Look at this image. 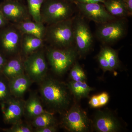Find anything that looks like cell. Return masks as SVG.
<instances>
[{
  "label": "cell",
  "mask_w": 132,
  "mask_h": 132,
  "mask_svg": "<svg viewBox=\"0 0 132 132\" xmlns=\"http://www.w3.org/2000/svg\"><path fill=\"white\" fill-rule=\"evenodd\" d=\"M101 52L106 58L109 64L110 71L117 69L119 66V60L116 50L112 48L106 46L101 48Z\"/></svg>",
  "instance_id": "22"
},
{
  "label": "cell",
  "mask_w": 132,
  "mask_h": 132,
  "mask_svg": "<svg viewBox=\"0 0 132 132\" xmlns=\"http://www.w3.org/2000/svg\"><path fill=\"white\" fill-rule=\"evenodd\" d=\"M74 43L79 53L85 54L89 52L93 42V37L89 26L80 16L74 18Z\"/></svg>",
  "instance_id": "8"
},
{
  "label": "cell",
  "mask_w": 132,
  "mask_h": 132,
  "mask_svg": "<svg viewBox=\"0 0 132 132\" xmlns=\"http://www.w3.org/2000/svg\"><path fill=\"white\" fill-rule=\"evenodd\" d=\"M9 23V22L5 18L0 8V29L6 26Z\"/></svg>",
  "instance_id": "32"
},
{
  "label": "cell",
  "mask_w": 132,
  "mask_h": 132,
  "mask_svg": "<svg viewBox=\"0 0 132 132\" xmlns=\"http://www.w3.org/2000/svg\"><path fill=\"white\" fill-rule=\"evenodd\" d=\"M101 3H84L76 2V6L84 17L101 24L117 19L108 13Z\"/></svg>",
  "instance_id": "9"
},
{
  "label": "cell",
  "mask_w": 132,
  "mask_h": 132,
  "mask_svg": "<svg viewBox=\"0 0 132 132\" xmlns=\"http://www.w3.org/2000/svg\"><path fill=\"white\" fill-rule=\"evenodd\" d=\"M24 102L17 99L9 98L1 103L4 121L13 125L21 121L24 114Z\"/></svg>",
  "instance_id": "12"
},
{
  "label": "cell",
  "mask_w": 132,
  "mask_h": 132,
  "mask_svg": "<svg viewBox=\"0 0 132 132\" xmlns=\"http://www.w3.org/2000/svg\"><path fill=\"white\" fill-rule=\"evenodd\" d=\"M7 61L5 56L2 54L0 53V72H2V69Z\"/></svg>",
  "instance_id": "34"
},
{
  "label": "cell",
  "mask_w": 132,
  "mask_h": 132,
  "mask_svg": "<svg viewBox=\"0 0 132 132\" xmlns=\"http://www.w3.org/2000/svg\"><path fill=\"white\" fill-rule=\"evenodd\" d=\"M106 0H76V2L84 3H96L103 2Z\"/></svg>",
  "instance_id": "33"
},
{
  "label": "cell",
  "mask_w": 132,
  "mask_h": 132,
  "mask_svg": "<svg viewBox=\"0 0 132 132\" xmlns=\"http://www.w3.org/2000/svg\"><path fill=\"white\" fill-rule=\"evenodd\" d=\"M98 60L99 64L104 72L110 71L108 61L101 52H100L98 56Z\"/></svg>",
  "instance_id": "27"
},
{
  "label": "cell",
  "mask_w": 132,
  "mask_h": 132,
  "mask_svg": "<svg viewBox=\"0 0 132 132\" xmlns=\"http://www.w3.org/2000/svg\"><path fill=\"white\" fill-rule=\"evenodd\" d=\"M100 107L105 105L108 102L109 100V96L107 93L103 92L102 93L98 95Z\"/></svg>",
  "instance_id": "28"
},
{
  "label": "cell",
  "mask_w": 132,
  "mask_h": 132,
  "mask_svg": "<svg viewBox=\"0 0 132 132\" xmlns=\"http://www.w3.org/2000/svg\"><path fill=\"white\" fill-rule=\"evenodd\" d=\"M127 10L128 16L132 14V0H122Z\"/></svg>",
  "instance_id": "31"
},
{
  "label": "cell",
  "mask_w": 132,
  "mask_h": 132,
  "mask_svg": "<svg viewBox=\"0 0 132 132\" xmlns=\"http://www.w3.org/2000/svg\"><path fill=\"white\" fill-rule=\"evenodd\" d=\"M0 8L10 23L17 24L32 19L27 7L21 1H4L0 4Z\"/></svg>",
  "instance_id": "10"
},
{
  "label": "cell",
  "mask_w": 132,
  "mask_h": 132,
  "mask_svg": "<svg viewBox=\"0 0 132 132\" xmlns=\"http://www.w3.org/2000/svg\"><path fill=\"white\" fill-rule=\"evenodd\" d=\"M72 3L65 0H45L41 10V21L48 26L72 18Z\"/></svg>",
  "instance_id": "3"
},
{
  "label": "cell",
  "mask_w": 132,
  "mask_h": 132,
  "mask_svg": "<svg viewBox=\"0 0 132 132\" xmlns=\"http://www.w3.org/2000/svg\"><path fill=\"white\" fill-rule=\"evenodd\" d=\"M24 65V71L31 80L40 82L45 79L47 65L42 48L26 57Z\"/></svg>",
  "instance_id": "5"
},
{
  "label": "cell",
  "mask_w": 132,
  "mask_h": 132,
  "mask_svg": "<svg viewBox=\"0 0 132 132\" xmlns=\"http://www.w3.org/2000/svg\"><path fill=\"white\" fill-rule=\"evenodd\" d=\"M63 123L66 129L73 132L87 131L90 125L86 114L78 107H74L65 114Z\"/></svg>",
  "instance_id": "11"
},
{
  "label": "cell",
  "mask_w": 132,
  "mask_h": 132,
  "mask_svg": "<svg viewBox=\"0 0 132 132\" xmlns=\"http://www.w3.org/2000/svg\"><path fill=\"white\" fill-rule=\"evenodd\" d=\"M24 61L19 57H15L7 61L2 72L9 79L24 73Z\"/></svg>",
  "instance_id": "17"
},
{
  "label": "cell",
  "mask_w": 132,
  "mask_h": 132,
  "mask_svg": "<svg viewBox=\"0 0 132 132\" xmlns=\"http://www.w3.org/2000/svg\"><path fill=\"white\" fill-rule=\"evenodd\" d=\"M4 131L8 132H31L32 129L31 126L21 121L13 125L9 129H5Z\"/></svg>",
  "instance_id": "25"
},
{
  "label": "cell",
  "mask_w": 132,
  "mask_h": 132,
  "mask_svg": "<svg viewBox=\"0 0 132 132\" xmlns=\"http://www.w3.org/2000/svg\"><path fill=\"white\" fill-rule=\"evenodd\" d=\"M35 131L36 132H54L57 131V129L55 126H50L36 128Z\"/></svg>",
  "instance_id": "29"
},
{
  "label": "cell",
  "mask_w": 132,
  "mask_h": 132,
  "mask_svg": "<svg viewBox=\"0 0 132 132\" xmlns=\"http://www.w3.org/2000/svg\"><path fill=\"white\" fill-rule=\"evenodd\" d=\"M5 1H23V0H5Z\"/></svg>",
  "instance_id": "36"
},
{
  "label": "cell",
  "mask_w": 132,
  "mask_h": 132,
  "mask_svg": "<svg viewBox=\"0 0 132 132\" xmlns=\"http://www.w3.org/2000/svg\"><path fill=\"white\" fill-rule=\"evenodd\" d=\"M66 1L69 2L73 3L74 2L75 0H65Z\"/></svg>",
  "instance_id": "35"
},
{
  "label": "cell",
  "mask_w": 132,
  "mask_h": 132,
  "mask_svg": "<svg viewBox=\"0 0 132 132\" xmlns=\"http://www.w3.org/2000/svg\"><path fill=\"white\" fill-rule=\"evenodd\" d=\"M40 86V93L45 103L57 111H64L70 102L66 88L62 83L52 79H44Z\"/></svg>",
  "instance_id": "2"
},
{
  "label": "cell",
  "mask_w": 132,
  "mask_h": 132,
  "mask_svg": "<svg viewBox=\"0 0 132 132\" xmlns=\"http://www.w3.org/2000/svg\"><path fill=\"white\" fill-rule=\"evenodd\" d=\"M14 24L22 35L33 36L44 40L46 26L42 22H36L31 19Z\"/></svg>",
  "instance_id": "14"
},
{
  "label": "cell",
  "mask_w": 132,
  "mask_h": 132,
  "mask_svg": "<svg viewBox=\"0 0 132 132\" xmlns=\"http://www.w3.org/2000/svg\"><path fill=\"white\" fill-rule=\"evenodd\" d=\"M10 93L8 85L2 80L0 79V103L9 98Z\"/></svg>",
  "instance_id": "26"
},
{
  "label": "cell",
  "mask_w": 132,
  "mask_h": 132,
  "mask_svg": "<svg viewBox=\"0 0 132 132\" xmlns=\"http://www.w3.org/2000/svg\"><path fill=\"white\" fill-rule=\"evenodd\" d=\"M77 52L72 46L65 48L48 47L46 57L52 70L57 74L65 72L73 64Z\"/></svg>",
  "instance_id": "4"
},
{
  "label": "cell",
  "mask_w": 132,
  "mask_h": 132,
  "mask_svg": "<svg viewBox=\"0 0 132 132\" xmlns=\"http://www.w3.org/2000/svg\"><path fill=\"white\" fill-rule=\"evenodd\" d=\"M73 17L46 26L44 42L50 47L65 48L72 46L74 43Z\"/></svg>",
  "instance_id": "1"
},
{
  "label": "cell",
  "mask_w": 132,
  "mask_h": 132,
  "mask_svg": "<svg viewBox=\"0 0 132 132\" xmlns=\"http://www.w3.org/2000/svg\"><path fill=\"white\" fill-rule=\"evenodd\" d=\"M44 40L28 35H22L20 53L26 57L43 48Z\"/></svg>",
  "instance_id": "16"
},
{
  "label": "cell",
  "mask_w": 132,
  "mask_h": 132,
  "mask_svg": "<svg viewBox=\"0 0 132 132\" xmlns=\"http://www.w3.org/2000/svg\"><path fill=\"white\" fill-rule=\"evenodd\" d=\"M103 3L108 13L116 18H124L128 16L122 0H106Z\"/></svg>",
  "instance_id": "19"
},
{
  "label": "cell",
  "mask_w": 132,
  "mask_h": 132,
  "mask_svg": "<svg viewBox=\"0 0 132 132\" xmlns=\"http://www.w3.org/2000/svg\"><path fill=\"white\" fill-rule=\"evenodd\" d=\"M94 126L100 132H114L119 131L120 125L118 120L111 114L98 111L95 116Z\"/></svg>",
  "instance_id": "13"
},
{
  "label": "cell",
  "mask_w": 132,
  "mask_h": 132,
  "mask_svg": "<svg viewBox=\"0 0 132 132\" xmlns=\"http://www.w3.org/2000/svg\"><path fill=\"white\" fill-rule=\"evenodd\" d=\"M45 0H27L29 13L33 21L42 22L41 20V10Z\"/></svg>",
  "instance_id": "21"
},
{
  "label": "cell",
  "mask_w": 132,
  "mask_h": 132,
  "mask_svg": "<svg viewBox=\"0 0 132 132\" xmlns=\"http://www.w3.org/2000/svg\"><path fill=\"white\" fill-rule=\"evenodd\" d=\"M123 19H116L100 24L96 32L97 38L105 44L113 43L122 39L127 30L126 21Z\"/></svg>",
  "instance_id": "7"
},
{
  "label": "cell",
  "mask_w": 132,
  "mask_h": 132,
  "mask_svg": "<svg viewBox=\"0 0 132 132\" xmlns=\"http://www.w3.org/2000/svg\"><path fill=\"white\" fill-rule=\"evenodd\" d=\"M68 87L73 94L76 98L80 99L87 97L93 90L85 81H73L69 82Z\"/></svg>",
  "instance_id": "20"
},
{
  "label": "cell",
  "mask_w": 132,
  "mask_h": 132,
  "mask_svg": "<svg viewBox=\"0 0 132 132\" xmlns=\"http://www.w3.org/2000/svg\"><path fill=\"white\" fill-rule=\"evenodd\" d=\"M32 125L36 128L55 126V120L52 114L46 111L33 119Z\"/></svg>",
  "instance_id": "23"
},
{
  "label": "cell",
  "mask_w": 132,
  "mask_h": 132,
  "mask_svg": "<svg viewBox=\"0 0 132 132\" xmlns=\"http://www.w3.org/2000/svg\"><path fill=\"white\" fill-rule=\"evenodd\" d=\"M46 111L43 109L41 103L38 97L35 95L31 96L24 102V114L30 119H34Z\"/></svg>",
  "instance_id": "18"
},
{
  "label": "cell",
  "mask_w": 132,
  "mask_h": 132,
  "mask_svg": "<svg viewBox=\"0 0 132 132\" xmlns=\"http://www.w3.org/2000/svg\"><path fill=\"white\" fill-rule=\"evenodd\" d=\"M70 76L73 81H85L86 79L85 72L78 63L74 65L70 72Z\"/></svg>",
  "instance_id": "24"
},
{
  "label": "cell",
  "mask_w": 132,
  "mask_h": 132,
  "mask_svg": "<svg viewBox=\"0 0 132 132\" xmlns=\"http://www.w3.org/2000/svg\"><path fill=\"white\" fill-rule=\"evenodd\" d=\"M89 105L92 107L97 108L100 107V102L98 95H94L90 99L89 101Z\"/></svg>",
  "instance_id": "30"
},
{
  "label": "cell",
  "mask_w": 132,
  "mask_h": 132,
  "mask_svg": "<svg viewBox=\"0 0 132 132\" xmlns=\"http://www.w3.org/2000/svg\"><path fill=\"white\" fill-rule=\"evenodd\" d=\"M31 79L24 74L9 80L8 86L10 93L16 98H20L30 87Z\"/></svg>",
  "instance_id": "15"
},
{
  "label": "cell",
  "mask_w": 132,
  "mask_h": 132,
  "mask_svg": "<svg viewBox=\"0 0 132 132\" xmlns=\"http://www.w3.org/2000/svg\"><path fill=\"white\" fill-rule=\"evenodd\" d=\"M1 29L0 48L3 53L9 56L20 53L22 34L19 29L11 23Z\"/></svg>",
  "instance_id": "6"
}]
</instances>
